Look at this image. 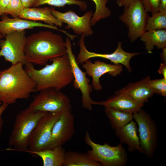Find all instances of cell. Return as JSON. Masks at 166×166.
Masks as SVG:
<instances>
[{"instance_id":"2e32d148","label":"cell","mask_w":166,"mask_h":166,"mask_svg":"<svg viewBox=\"0 0 166 166\" xmlns=\"http://www.w3.org/2000/svg\"><path fill=\"white\" fill-rule=\"evenodd\" d=\"M0 21V33L4 36L11 33L24 31L36 27H45L60 31L65 34V31L58 29L57 26L41 22H34L19 17L10 18L6 15L2 16Z\"/></svg>"},{"instance_id":"f1b7e54d","label":"cell","mask_w":166,"mask_h":166,"mask_svg":"<svg viewBox=\"0 0 166 166\" xmlns=\"http://www.w3.org/2000/svg\"><path fill=\"white\" fill-rule=\"evenodd\" d=\"M150 86L155 93L166 96V79L163 78L160 79L151 80Z\"/></svg>"},{"instance_id":"d590c367","label":"cell","mask_w":166,"mask_h":166,"mask_svg":"<svg viewBox=\"0 0 166 166\" xmlns=\"http://www.w3.org/2000/svg\"><path fill=\"white\" fill-rule=\"evenodd\" d=\"M159 12H166V0H160Z\"/></svg>"},{"instance_id":"ac0fdd59","label":"cell","mask_w":166,"mask_h":166,"mask_svg":"<svg viewBox=\"0 0 166 166\" xmlns=\"http://www.w3.org/2000/svg\"><path fill=\"white\" fill-rule=\"evenodd\" d=\"M93 105H102L132 114L139 111L144 105L125 94L116 92L115 95L106 100L99 102L94 101Z\"/></svg>"},{"instance_id":"7402d4cb","label":"cell","mask_w":166,"mask_h":166,"mask_svg":"<svg viewBox=\"0 0 166 166\" xmlns=\"http://www.w3.org/2000/svg\"><path fill=\"white\" fill-rule=\"evenodd\" d=\"M140 38L149 53H152L155 46L157 49H162L166 46V29L146 31Z\"/></svg>"},{"instance_id":"8fae6325","label":"cell","mask_w":166,"mask_h":166,"mask_svg":"<svg viewBox=\"0 0 166 166\" xmlns=\"http://www.w3.org/2000/svg\"><path fill=\"white\" fill-rule=\"evenodd\" d=\"M67 54L69 58L73 76V86L79 89L82 93V105L83 108L91 110L94 101L90 97L93 91L92 86L89 84L90 80L86 77V72L83 71L77 62L72 48L71 40L67 37L65 41Z\"/></svg>"},{"instance_id":"4fadbf2b","label":"cell","mask_w":166,"mask_h":166,"mask_svg":"<svg viewBox=\"0 0 166 166\" xmlns=\"http://www.w3.org/2000/svg\"><path fill=\"white\" fill-rule=\"evenodd\" d=\"M51 12L58 20L62 23L66 24V27L72 29L77 34L86 37L93 34L90 24L93 14L92 11H87L81 16L71 10L62 12L51 8Z\"/></svg>"},{"instance_id":"cb8c5ba5","label":"cell","mask_w":166,"mask_h":166,"mask_svg":"<svg viewBox=\"0 0 166 166\" xmlns=\"http://www.w3.org/2000/svg\"><path fill=\"white\" fill-rule=\"evenodd\" d=\"M105 114L115 130L120 129L132 120L133 114L105 107Z\"/></svg>"},{"instance_id":"52a82bcc","label":"cell","mask_w":166,"mask_h":166,"mask_svg":"<svg viewBox=\"0 0 166 166\" xmlns=\"http://www.w3.org/2000/svg\"><path fill=\"white\" fill-rule=\"evenodd\" d=\"M133 118L138 125L141 148L148 158H152L157 144L158 128L155 121L141 109L133 114Z\"/></svg>"},{"instance_id":"30bf717a","label":"cell","mask_w":166,"mask_h":166,"mask_svg":"<svg viewBox=\"0 0 166 166\" xmlns=\"http://www.w3.org/2000/svg\"><path fill=\"white\" fill-rule=\"evenodd\" d=\"M5 39L0 40V57L12 64L26 62L24 53L27 37L24 31L9 34Z\"/></svg>"},{"instance_id":"8d00e7d4","label":"cell","mask_w":166,"mask_h":166,"mask_svg":"<svg viewBox=\"0 0 166 166\" xmlns=\"http://www.w3.org/2000/svg\"><path fill=\"white\" fill-rule=\"evenodd\" d=\"M162 49L163 51L160 54V57L163 63H166V46Z\"/></svg>"},{"instance_id":"4dcf8cb0","label":"cell","mask_w":166,"mask_h":166,"mask_svg":"<svg viewBox=\"0 0 166 166\" xmlns=\"http://www.w3.org/2000/svg\"><path fill=\"white\" fill-rule=\"evenodd\" d=\"M25 8L38 6V0H21Z\"/></svg>"},{"instance_id":"d6986e66","label":"cell","mask_w":166,"mask_h":166,"mask_svg":"<svg viewBox=\"0 0 166 166\" xmlns=\"http://www.w3.org/2000/svg\"><path fill=\"white\" fill-rule=\"evenodd\" d=\"M115 131V134L119 138L120 143L126 144L129 152L137 151L145 154L140 146L137 135V125L136 122L132 120Z\"/></svg>"},{"instance_id":"74e56055","label":"cell","mask_w":166,"mask_h":166,"mask_svg":"<svg viewBox=\"0 0 166 166\" xmlns=\"http://www.w3.org/2000/svg\"><path fill=\"white\" fill-rule=\"evenodd\" d=\"M4 36L1 33H0V40L2 39V38H3Z\"/></svg>"},{"instance_id":"f35d334b","label":"cell","mask_w":166,"mask_h":166,"mask_svg":"<svg viewBox=\"0 0 166 166\" xmlns=\"http://www.w3.org/2000/svg\"><path fill=\"white\" fill-rule=\"evenodd\" d=\"M2 104V103L1 102V101H0V105H1Z\"/></svg>"},{"instance_id":"44dd1931","label":"cell","mask_w":166,"mask_h":166,"mask_svg":"<svg viewBox=\"0 0 166 166\" xmlns=\"http://www.w3.org/2000/svg\"><path fill=\"white\" fill-rule=\"evenodd\" d=\"M40 157L43 166H62L64 164L65 152L62 146L37 151H28Z\"/></svg>"},{"instance_id":"6da1fadb","label":"cell","mask_w":166,"mask_h":166,"mask_svg":"<svg viewBox=\"0 0 166 166\" xmlns=\"http://www.w3.org/2000/svg\"><path fill=\"white\" fill-rule=\"evenodd\" d=\"M24 53L26 62L44 65L52 59L67 54V48L61 35L43 30L27 37Z\"/></svg>"},{"instance_id":"484cf974","label":"cell","mask_w":166,"mask_h":166,"mask_svg":"<svg viewBox=\"0 0 166 166\" xmlns=\"http://www.w3.org/2000/svg\"><path fill=\"white\" fill-rule=\"evenodd\" d=\"M166 29V12H158L149 16L146 31Z\"/></svg>"},{"instance_id":"5b68a950","label":"cell","mask_w":166,"mask_h":166,"mask_svg":"<svg viewBox=\"0 0 166 166\" xmlns=\"http://www.w3.org/2000/svg\"><path fill=\"white\" fill-rule=\"evenodd\" d=\"M85 143L91 149L87 152L95 160L100 163L102 166H124L128 162V155L122 144L112 146L105 143L100 144L91 140L87 131L85 137Z\"/></svg>"},{"instance_id":"d4e9b609","label":"cell","mask_w":166,"mask_h":166,"mask_svg":"<svg viewBox=\"0 0 166 166\" xmlns=\"http://www.w3.org/2000/svg\"><path fill=\"white\" fill-rule=\"evenodd\" d=\"M94 2L96 10L91 20V25L93 26L100 20L111 16V12L107 6L109 0H91Z\"/></svg>"},{"instance_id":"1f68e13d","label":"cell","mask_w":166,"mask_h":166,"mask_svg":"<svg viewBox=\"0 0 166 166\" xmlns=\"http://www.w3.org/2000/svg\"><path fill=\"white\" fill-rule=\"evenodd\" d=\"M9 105L8 104L2 103L0 105V134L4 124V121L2 117V115Z\"/></svg>"},{"instance_id":"277c9868","label":"cell","mask_w":166,"mask_h":166,"mask_svg":"<svg viewBox=\"0 0 166 166\" xmlns=\"http://www.w3.org/2000/svg\"><path fill=\"white\" fill-rule=\"evenodd\" d=\"M48 112L33 110L29 107L16 116L13 127L9 137L8 145L16 151L28 150V141L32 131L40 119Z\"/></svg>"},{"instance_id":"9a60e30c","label":"cell","mask_w":166,"mask_h":166,"mask_svg":"<svg viewBox=\"0 0 166 166\" xmlns=\"http://www.w3.org/2000/svg\"><path fill=\"white\" fill-rule=\"evenodd\" d=\"M82 67L88 75L92 77V86L96 91L102 89L100 81V79L102 75L108 73L112 76L116 77L120 74L123 69L121 64H108L100 60L92 63L88 60L82 64Z\"/></svg>"},{"instance_id":"4316f807","label":"cell","mask_w":166,"mask_h":166,"mask_svg":"<svg viewBox=\"0 0 166 166\" xmlns=\"http://www.w3.org/2000/svg\"><path fill=\"white\" fill-rule=\"evenodd\" d=\"M45 4L57 7H63L66 5H76L78 6L82 11L87 8L86 3L80 0H38V6Z\"/></svg>"},{"instance_id":"ba28073f","label":"cell","mask_w":166,"mask_h":166,"mask_svg":"<svg viewBox=\"0 0 166 166\" xmlns=\"http://www.w3.org/2000/svg\"><path fill=\"white\" fill-rule=\"evenodd\" d=\"M141 0H135L124 7V12L119 19L128 28V37L134 42L145 31L149 17Z\"/></svg>"},{"instance_id":"e575fe53","label":"cell","mask_w":166,"mask_h":166,"mask_svg":"<svg viewBox=\"0 0 166 166\" xmlns=\"http://www.w3.org/2000/svg\"><path fill=\"white\" fill-rule=\"evenodd\" d=\"M158 72L160 74H161L163 78L166 79V65L165 63H163L160 64Z\"/></svg>"},{"instance_id":"9c48e42d","label":"cell","mask_w":166,"mask_h":166,"mask_svg":"<svg viewBox=\"0 0 166 166\" xmlns=\"http://www.w3.org/2000/svg\"><path fill=\"white\" fill-rule=\"evenodd\" d=\"M63 112H48L40 119L30 136L28 150L26 152L41 151L48 148L53 127Z\"/></svg>"},{"instance_id":"ffe728a7","label":"cell","mask_w":166,"mask_h":166,"mask_svg":"<svg viewBox=\"0 0 166 166\" xmlns=\"http://www.w3.org/2000/svg\"><path fill=\"white\" fill-rule=\"evenodd\" d=\"M19 17L33 21H42L46 24L61 27L62 25V23L52 14L51 8L48 7L25 8Z\"/></svg>"},{"instance_id":"5bb4252c","label":"cell","mask_w":166,"mask_h":166,"mask_svg":"<svg viewBox=\"0 0 166 166\" xmlns=\"http://www.w3.org/2000/svg\"><path fill=\"white\" fill-rule=\"evenodd\" d=\"M75 131L73 114L70 110L63 112L54 124L47 148L62 146L71 138Z\"/></svg>"},{"instance_id":"e0dca14e","label":"cell","mask_w":166,"mask_h":166,"mask_svg":"<svg viewBox=\"0 0 166 166\" xmlns=\"http://www.w3.org/2000/svg\"><path fill=\"white\" fill-rule=\"evenodd\" d=\"M150 77L147 76L139 81L128 84L116 92L125 94L136 102L144 105L155 93L150 86Z\"/></svg>"},{"instance_id":"3957f363","label":"cell","mask_w":166,"mask_h":166,"mask_svg":"<svg viewBox=\"0 0 166 166\" xmlns=\"http://www.w3.org/2000/svg\"><path fill=\"white\" fill-rule=\"evenodd\" d=\"M18 63L0 71V101L9 105L18 99H27L36 92L35 82Z\"/></svg>"},{"instance_id":"836d02e7","label":"cell","mask_w":166,"mask_h":166,"mask_svg":"<svg viewBox=\"0 0 166 166\" xmlns=\"http://www.w3.org/2000/svg\"><path fill=\"white\" fill-rule=\"evenodd\" d=\"M135 0H117L116 3L119 7H126Z\"/></svg>"},{"instance_id":"7c38bea8","label":"cell","mask_w":166,"mask_h":166,"mask_svg":"<svg viewBox=\"0 0 166 166\" xmlns=\"http://www.w3.org/2000/svg\"><path fill=\"white\" fill-rule=\"evenodd\" d=\"M85 36H81L79 40L80 51L76 58L77 64H82L90 59L94 57H101L110 60L115 64H121L124 66L129 72L132 71L129 64L131 59L134 56L140 54L138 53H129L124 51L122 47V42H119L117 49L111 53H99L89 51L85 45Z\"/></svg>"},{"instance_id":"603a6c76","label":"cell","mask_w":166,"mask_h":166,"mask_svg":"<svg viewBox=\"0 0 166 166\" xmlns=\"http://www.w3.org/2000/svg\"><path fill=\"white\" fill-rule=\"evenodd\" d=\"M63 166H102L87 153L69 151L65 153Z\"/></svg>"},{"instance_id":"d6a6232c","label":"cell","mask_w":166,"mask_h":166,"mask_svg":"<svg viewBox=\"0 0 166 166\" xmlns=\"http://www.w3.org/2000/svg\"><path fill=\"white\" fill-rule=\"evenodd\" d=\"M10 0H0V15H4L5 9Z\"/></svg>"},{"instance_id":"83f0119b","label":"cell","mask_w":166,"mask_h":166,"mask_svg":"<svg viewBox=\"0 0 166 166\" xmlns=\"http://www.w3.org/2000/svg\"><path fill=\"white\" fill-rule=\"evenodd\" d=\"M25 8L21 0H10L5 10L4 15H10L12 18L18 17Z\"/></svg>"},{"instance_id":"8992f818","label":"cell","mask_w":166,"mask_h":166,"mask_svg":"<svg viewBox=\"0 0 166 166\" xmlns=\"http://www.w3.org/2000/svg\"><path fill=\"white\" fill-rule=\"evenodd\" d=\"M35 95L29 107L36 111L47 112H63L70 110L71 101L69 97L61 91L53 88L42 90Z\"/></svg>"},{"instance_id":"f546056e","label":"cell","mask_w":166,"mask_h":166,"mask_svg":"<svg viewBox=\"0 0 166 166\" xmlns=\"http://www.w3.org/2000/svg\"><path fill=\"white\" fill-rule=\"evenodd\" d=\"M141 0L147 12H151L152 14L159 11L160 0Z\"/></svg>"},{"instance_id":"7a4b0ae2","label":"cell","mask_w":166,"mask_h":166,"mask_svg":"<svg viewBox=\"0 0 166 166\" xmlns=\"http://www.w3.org/2000/svg\"><path fill=\"white\" fill-rule=\"evenodd\" d=\"M40 69L26 62L24 69L35 82L36 91L53 88L61 90L73 82V76L67 54L52 59Z\"/></svg>"}]
</instances>
